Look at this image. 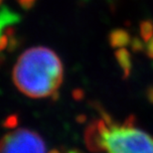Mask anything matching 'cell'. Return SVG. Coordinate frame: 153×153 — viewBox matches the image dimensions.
<instances>
[{
    "label": "cell",
    "instance_id": "7a4b0ae2",
    "mask_svg": "<svg viewBox=\"0 0 153 153\" xmlns=\"http://www.w3.org/2000/svg\"><path fill=\"white\" fill-rule=\"evenodd\" d=\"M91 150L100 153H153V135L136 126L134 119L116 121L102 114L85 131Z\"/></svg>",
    "mask_w": 153,
    "mask_h": 153
},
{
    "label": "cell",
    "instance_id": "30bf717a",
    "mask_svg": "<svg viewBox=\"0 0 153 153\" xmlns=\"http://www.w3.org/2000/svg\"><path fill=\"white\" fill-rule=\"evenodd\" d=\"M146 52H147V55L150 58H153V37L147 42V45H146Z\"/></svg>",
    "mask_w": 153,
    "mask_h": 153
},
{
    "label": "cell",
    "instance_id": "8992f818",
    "mask_svg": "<svg viewBox=\"0 0 153 153\" xmlns=\"http://www.w3.org/2000/svg\"><path fill=\"white\" fill-rule=\"evenodd\" d=\"M20 20V17L16 13L12 12L10 9L2 6L1 10V30H4V27L9 24H15Z\"/></svg>",
    "mask_w": 153,
    "mask_h": 153
},
{
    "label": "cell",
    "instance_id": "277c9868",
    "mask_svg": "<svg viewBox=\"0 0 153 153\" xmlns=\"http://www.w3.org/2000/svg\"><path fill=\"white\" fill-rule=\"evenodd\" d=\"M108 40L111 47L116 49L125 48L129 43H131L129 34L122 29H116L111 31L108 35Z\"/></svg>",
    "mask_w": 153,
    "mask_h": 153
},
{
    "label": "cell",
    "instance_id": "52a82bcc",
    "mask_svg": "<svg viewBox=\"0 0 153 153\" xmlns=\"http://www.w3.org/2000/svg\"><path fill=\"white\" fill-rule=\"evenodd\" d=\"M140 35L143 41L148 42L153 37V23L150 20H145L140 24Z\"/></svg>",
    "mask_w": 153,
    "mask_h": 153
},
{
    "label": "cell",
    "instance_id": "8fae6325",
    "mask_svg": "<svg viewBox=\"0 0 153 153\" xmlns=\"http://www.w3.org/2000/svg\"><path fill=\"white\" fill-rule=\"evenodd\" d=\"M48 153H82L81 151H78V150H52Z\"/></svg>",
    "mask_w": 153,
    "mask_h": 153
},
{
    "label": "cell",
    "instance_id": "5b68a950",
    "mask_svg": "<svg viewBox=\"0 0 153 153\" xmlns=\"http://www.w3.org/2000/svg\"><path fill=\"white\" fill-rule=\"evenodd\" d=\"M115 58L117 63L119 64V67L122 69L124 73V78L129 75L131 70V58L128 52L125 48L117 49L115 52Z\"/></svg>",
    "mask_w": 153,
    "mask_h": 153
},
{
    "label": "cell",
    "instance_id": "3957f363",
    "mask_svg": "<svg viewBox=\"0 0 153 153\" xmlns=\"http://www.w3.org/2000/svg\"><path fill=\"white\" fill-rule=\"evenodd\" d=\"M0 153H47L45 142L35 131L16 128L2 138Z\"/></svg>",
    "mask_w": 153,
    "mask_h": 153
},
{
    "label": "cell",
    "instance_id": "9c48e42d",
    "mask_svg": "<svg viewBox=\"0 0 153 153\" xmlns=\"http://www.w3.org/2000/svg\"><path fill=\"white\" fill-rule=\"evenodd\" d=\"M36 0H18V3L21 5V7L24 9H30L33 7Z\"/></svg>",
    "mask_w": 153,
    "mask_h": 153
},
{
    "label": "cell",
    "instance_id": "ba28073f",
    "mask_svg": "<svg viewBox=\"0 0 153 153\" xmlns=\"http://www.w3.org/2000/svg\"><path fill=\"white\" fill-rule=\"evenodd\" d=\"M131 48H132L133 51L138 52V51H142L143 50V42L139 39H133L131 41Z\"/></svg>",
    "mask_w": 153,
    "mask_h": 153
},
{
    "label": "cell",
    "instance_id": "6da1fadb",
    "mask_svg": "<svg viewBox=\"0 0 153 153\" xmlns=\"http://www.w3.org/2000/svg\"><path fill=\"white\" fill-rule=\"evenodd\" d=\"M63 65L54 51L28 49L15 64L12 78L21 93L33 99L55 96L63 82Z\"/></svg>",
    "mask_w": 153,
    "mask_h": 153
}]
</instances>
